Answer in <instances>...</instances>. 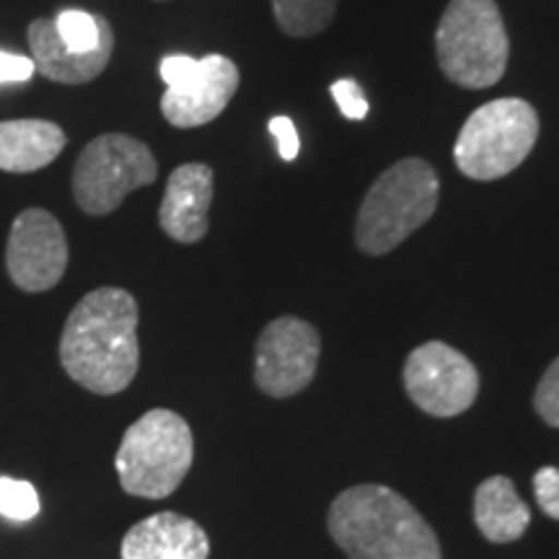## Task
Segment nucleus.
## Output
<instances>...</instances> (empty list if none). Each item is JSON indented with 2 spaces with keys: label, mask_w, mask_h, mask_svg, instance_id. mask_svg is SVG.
<instances>
[{
  "label": "nucleus",
  "mask_w": 559,
  "mask_h": 559,
  "mask_svg": "<svg viewBox=\"0 0 559 559\" xmlns=\"http://www.w3.org/2000/svg\"><path fill=\"white\" fill-rule=\"evenodd\" d=\"M138 300L122 288H96L83 296L62 326L60 362L91 394H120L140 368Z\"/></svg>",
  "instance_id": "obj_1"
},
{
  "label": "nucleus",
  "mask_w": 559,
  "mask_h": 559,
  "mask_svg": "<svg viewBox=\"0 0 559 559\" xmlns=\"http://www.w3.org/2000/svg\"><path fill=\"white\" fill-rule=\"evenodd\" d=\"M326 526L349 559H443L430 523L383 485H358L337 495Z\"/></svg>",
  "instance_id": "obj_2"
},
{
  "label": "nucleus",
  "mask_w": 559,
  "mask_h": 559,
  "mask_svg": "<svg viewBox=\"0 0 559 559\" xmlns=\"http://www.w3.org/2000/svg\"><path fill=\"white\" fill-rule=\"evenodd\" d=\"M440 179L425 158H402L370 185L355 218L362 254L383 257L436 215Z\"/></svg>",
  "instance_id": "obj_3"
},
{
  "label": "nucleus",
  "mask_w": 559,
  "mask_h": 559,
  "mask_svg": "<svg viewBox=\"0 0 559 559\" xmlns=\"http://www.w3.org/2000/svg\"><path fill=\"white\" fill-rule=\"evenodd\" d=\"M192 461L194 438L187 419L171 409H151L124 430L115 466L132 498L164 500L177 492Z\"/></svg>",
  "instance_id": "obj_4"
},
{
  "label": "nucleus",
  "mask_w": 559,
  "mask_h": 559,
  "mask_svg": "<svg viewBox=\"0 0 559 559\" xmlns=\"http://www.w3.org/2000/svg\"><path fill=\"white\" fill-rule=\"evenodd\" d=\"M438 66L451 83L481 91L502 81L510 39L495 0H451L436 32Z\"/></svg>",
  "instance_id": "obj_5"
},
{
  "label": "nucleus",
  "mask_w": 559,
  "mask_h": 559,
  "mask_svg": "<svg viewBox=\"0 0 559 559\" xmlns=\"http://www.w3.org/2000/svg\"><path fill=\"white\" fill-rule=\"evenodd\" d=\"M539 140V115L523 99L481 104L461 128L453 158L474 181H495L515 171Z\"/></svg>",
  "instance_id": "obj_6"
},
{
  "label": "nucleus",
  "mask_w": 559,
  "mask_h": 559,
  "mask_svg": "<svg viewBox=\"0 0 559 559\" xmlns=\"http://www.w3.org/2000/svg\"><path fill=\"white\" fill-rule=\"evenodd\" d=\"M158 177V164L143 140L107 132L81 151L73 169V198L83 213H115L130 192L148 187Z\"/></svg>",
  "instance_id": "obj_7"
},
{
  "label": "nucleus",
  "mask_w": 559,
  "mask_h": 559,
  "mask_svg": "<svg viewBox=\"0 0 559 559\" xmlns=\"http://www.w3.org/2000/svg\"><path fill=\"white\" fill-rule=\"evenodd\" d=\"M402 379L415 407L432 417H456L469 409L479 394L474 362L438 340L412 349Z\"/></svg>",
  "instance_id": "obj_8"
},
{
  "label": "nucleus",
  "mask_w": 559,
  "mask_h": 559,
  "mask_svg": "<svg viewBox=\"0 0 559 559\" xmlns=\"http://www.w3.org/2000/svg\"><path fill=\"white\" fill-rule=\"evenodd\" d=\"M321 337L317 326L298 317H280L257 340L254 381L272 400H288L311 386L319 368Z\"/></svg>",
  "instance_id": "obj_9"
},
{
  "label": "nucleus",
  "mask_w": 559,
  "mask_h": 559,
  "mask_svg": "<svg viewBox=\"0 0 559 559\" xmlns=\"http://www.w3.org/2000/svg\"><path fill=\"white\" fill-rule=\"evenodd\" d=\"M5 270L24 293H47L68 270V239L50 210L29 207L13 221L5 243Z\"/></svg>",
  "instance_id": "obj_10"
},
{
  "label": "nucleus",
  "mask_w": 559,
  "mask_h": 559,
  "mask_svg": "<svg viewBox=\"0 0 559 559\" xmlns=\"http://www.w3.org/2000/svg\"><path fill=\"white\" fill-rule=\"evenodd\" d=\"M239 68L223 55H207L198 60L192 73L160 96V115L179 130L202 128L223 115L228 102L239 91Z\"/></svg>",
  "instance_id": "obj_11"
},
{
  "label": "nucleus",
  "mask_w": 559,
  "mask_h": 559,
  "mask_svg": "<svg viewBox=\"0 0 559 559\" xmlns=\"http://www.w3.org/2000/svg\"><path fill=\"white\" fill-rule=\"evenodd\" d=\"M26 41L39 73L62 86H83L96 81L109 68L115 52V32L107 19H102L99 45L88 52H70L55 29V19H34L26 29Z\"/></svg>",
  "instance_id": "obj_12"
},
{
  "label": "nucleus",
  "mask_w": 559,
  "mask_h": 559,
  "mask_svg": "<svg viewBox=\"0 0 559 559\" xmlns=\"http://www.w3.org/2000/svg\"><path fill=\"white\" fill-rule=\"evenodd\" d=\"M215 174L207 164H181L166 181L164 200L158 207V223L166 236L179 243H198L205 239L213 205Z\"/></svg>",
  "instance_id": "obj_13"
},
{
  "label": "nucleus",
  "mask_w": 559,
  "mask_h": 559,
  "mask_svg": "<svg viewBox=\"0 0 559 559\" xmlns=\"http://www.w3.org/2000/svg\"><path fill=\"white\" fill-rule=\"evenodd\" d=\"M205 528L187 515L156 513L135 523L122 539V559H207Z\"/></svg>",
  "instance_id": "obj_14"
},
{
  "label": "nucleus",
  "mask_w": 559,
  "mask_h": 559,
  "mask_svg": "<svg viewBox=\"0 0 559 559\" xmlns=\"http://www.w3.org/2000/svg\"><path fill=\"white\" fill-rule=\"evenodd\" d=\"M68 138L50 120L0 122V171L32 174L50 166L66 148Z\"/></svg>",
  "instance_id": "obj_15"
},
{
  "label": "nucleus",
  "mask_w": 559,
  "mask_h": 559,
  "mask_svg": "<svg viewBox=\"0 0 559 559\" xmlns=\"http://www.w3.org/2000/svg\"><path fill=\"white\" fill-rule=\"evenodd\" d=\"M474 523L487 542H519L531 526V510L510 477H489L474 492Z\"/></svg>",
  "instance_id": "obj_16"
},
{
  "label": "nucleus",
  "mask_w": 559,
  "mask_h": 559,
  "mask_svg": "<svg viewBox=\"0 0 559 559\" xmlns=\"http://www.w3.org/2000/svg\"><path fill=\"white\" fill-rule=\"evenodd\" d=\"M280 32L293 39L317 37L337 16V0H270Z\"/></svg>",
  "instance_id": "obj_17"
},
{
  "label": "nucleus",
  "mask_w": 559,
  "mask_h": 559,
  "mask_svg": "<svg viewBox=\"0 0 559 559\" xmlns=\"http://www.w3.org/2000/svg\"><path fill=\"white\" fill-rule=\"evenodd\" d=\"M55 29H58L60 39L66 41L70 52H88L99 45L102 39V19L91 16L86 11H62L55 19Z\"/></svg>",
  "instance_id": "obj_18"
},
{
  "label": "nucleus",
  "mask_w": 559,
  "mask_h": 559,
  "mask_svg": "<svg viewBox=\"0 0 559 559\" xmlns=\"http://www.w3.org/2000/svg\"><path fill=\"white\" fill-rule=\"evenodd\" d=\"M39 510V492L32 481L0 477V515H5L9 521L26 523L37 519Z\"/></svg>",
  "instance_id": "obj_19"
},
{
  "label": "nucleus",
  "mask_w": 559,
  "mask_h": 559,
  "mask_svg": "<svg viewBox=\"0 0 559 559\" xmlns=\"http://www.w3.org/2000/svg\"><path fill=\"white\" fill-rule=\"evenodd\" d=\"M534 407L551 428H559V358L542 376L534 394Z\"/></svg>",
  "instance_id": "obj_20"
},
{
  "label": "nucleus",
  "mask_w": 559,
  "mask_h": 559,
  "mask_svg": "<svg viewBox=\"0 0 559 559\" xmlns=\"http://www.w3.org/2000/svg\"><path fill=\"white\" fill-rule=\"evenodd\" d=\"M332 96L337 102V107L347 120H366L368 115V99L362 94V88L355 81L342 79L337 83H332Z\"/></svg>",
  "instance_id": "obj_21"
},
{
  "label": "nucleus",
  "mask_w": 559,
  "mask_h": 559,
  "mask_svg": "<svg viewBox=\"0 0 559 559\" xmlns=\"http://www.w3.org/2000/svg\"><path fill=\"white\" fill-rule=\"evenodd\" d=\"M534 492L536 502L549 519L559 521V469L557 466H542L534 474Z\"/></svg>",
  "instance_id": "obj_22"
},
{
  "label": "nucleus",
  "mask_w": 559,
  "mask_h": 559,
  "mask_svg": "<svg viewBox=\"0 0 559 559\" xmlns=\"http://www.w3.org/2000/svg\"><path fill=\"white\" fill-rule=\"evenodd\" d=\"M270 132L277 140V151L283 160H296L300 153V138L290 117H272Z\"/></svg>",
  "instance_id": "obj_23"
},
{
  "label": "nucleus",
  "mask_w": 559,
  "mask_h": 559,
  "mask_svg": "<svg viewBox=\"0 0 559 559\" xmlns=\"http://www.w3.org/2000/svg\"><path fill=\"white\" fill-rule=\"evenodd\" d=\"M37 73L32 58L0 50V83H26Z\"/></svg>",
  "instance_id": "obj_24"
},
{
  "label": "nucleus",
  "mask_w": 559,
  "mask_h": 559,
  "mask_svg": "<svg viewBox=\"0 0 559 559\" xmlns=\"http://www.w3.org/2000/svg\"><path fill=\"white\" fill-rule=\"evenodd\" d=\"M194 66H198V60L190 58V55H169V58L160 60V79H164L166 88L185 81Z\"/></svg>",
  "instance_id": "obj_25"
}]
</instances>
